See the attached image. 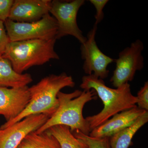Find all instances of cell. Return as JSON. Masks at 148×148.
Instances as JSON below:
<instances>
[{
    "label": "cell",
    "instance_id": "10",
    "mask_svg": "<svg viewBox=\"0 0 148 148\" xmlns=\"http://www.w3.org/2000/svg\"><path fill=\"white\" fill-rule=\"evenodd\" d=\"M31 100L29 87L0 86V115L6 122L13 120L25 110Z\"/></svg>",
    "mask_w": 148,
    "mask_h": 148
},
{
    "label": "cell",
    "instance_id": "1",
    "mask_svg": "<svg viewBox=\"0 0 148 148\" xmlns=\"http://www.w3.org/2000/svg\"><path fill=\"white\" fill-rule=\"evenodd\" d=\"M80 86L84 90H95L104 105L99 113L86 118L90 131L116 114L137 106V97L132 95L128 83L112 88L107 86L103 79L92 74L83 77Z\"/></svg>",
    "mask_w": 148,
    "mask_h": 148
},
{
    "label": "cell",
    "instance_id": "3",
    "mask_svg": "<svg viewBox=\"0 0 148 148\" xmlns=\"http://www.w3.org/2000/svg\"><path fill=\"white\" fill-rule=\"evenodd\" d=\"M57 98L59 101L58 109L36 132L41 133L52 126L64 125L69 127L72 132L78 130L89 135L90 127L83 116V110L86 103L97 98L95 90H76L69 93L60 91Z\"/></svg>",
    "mask_w": 148,
    "mask_h": 148
},
{
    "label": "cell",
    "instance_id": "7",
    "mask_svg": "<svg viewBox=\"0 0 148 148\" xmlns=\"http://www.w3.org/2000/svg\"><path fill=\"white\" fill-rule=\"evenodd\" d=\"M144 45L140 40L132 42L119 53L116 66L110 81L115 88L132 81L137 71L144 68L142 51Z\"/></svg>",
    "mask_w": 148,
    "mask_h": 148
},
{
    "label": "cell",
    "instance_id": "15",
    "mask_svg": "<svg viewBox=\"0 0 148 148\" xmlns=\"http://www.w3.org/2000/svg\"><path fill=\"white\" fill-rule=\"evenodd\" d=\"M16 148H61L55 137L48 130L38 133L34 131L22 140Z\"/></svg>",
    "mask_w": 148,
    "mask_h": 148
},
{
    "label": "cell",
    "instance_id": "18",
    "mask_svg": "<svg viewBox=\"0 0 148 148\" xmlns=\"http://www.w3.org/2000/svg\"><path fill=\"white\" fill-rule=\"evenodd\" d=\"M137 107L141 110L148 111V82H145L144 86L141 87L137 94Z\"/></svg>",
    "mask_w": 148,
    "mask_h": 148
},
{
    "label": "cell",
    "instance_id": "19",
    "mask_svg": "<svg viewBox=\"0 0 148 148\" xmlns=\"http://www.w3.org/2000/svg\"><path fill=\"white\" fill-rule=\"evenodd\" d=\"M108 1V0H90V3L94 6L96 10L95 16L96 21L95 24L96 25H98L103 19L104 17L103 9Z\"/></svg>",
    "mask_w": 148,
    "mask_h": 148
},
{
    "label": "cell",
    "instance_id": "8",
    "mask_svg": "<svg viewBox=\"0 0 148 148\" xmlns=\"http://www.w3.org/2000/svg\"><path fill=\"white\" fill-rule=\"evenodd\" d=\"M97 25L88 33L86 41L81 44L82 58L84 60L83 69L88 75H93L98 78L103 79L108 77L109 65L115 60L104 54L99 49L95 40Z\"/></svg>",
    "mask_w": 148,
    "mask_h": 148
},
{
    "label": "cell",
    "instance_id": "16",
    "mask_svg": "<svg viewBox=\"0 0 148 148\" xmlns=\"http://www.w3.org/2000/svg\"><path fill=\"white\" fill-rule=\"evenodd\" d=\"M47 130L57 140L61 148H86L84 143L74 136L68 126L55 125Z\"/></svg>",
    "mask_w": 148,
    "mask_h": 148
},
{
    "label": "cell",
    "instance_id": "4",
    "mask_svg": "<svg viewBox=\"0 0 148 148\" xmlns=\"http://www.w3.org/2000/svg\"><path fill=\"white\" fill-rule=\"evenodd\" d=\"M56 38L29 40L10 42L2 55L10 61L19 74L34 66H41L52 59H59L54 46Z\"/></svg>",
    "mask_w": 148,
    "mask_h": 148
},
{
    "label": "cell",
    "instance_id": "22",
    "mask_svg": "<svg viewBox=\"0 0 148 148\" xmlns=\"http://www.w3.org/2000/svg\"><path fill=\"white\" fill-rule=\"evenodd\" d=\"M2 131V130L1 129V128H0V133H1V132Z\"/></svg>",
    "mask_w": 148,
    "mask_h": 148
},
{
    "label": "cell",
    "instance_id": "5",
    "mask_svg": "<svg viewBox=\"0 0 148 148\" xmlns=\"http://www.w3.org/2000/svg\"><path fill=\"white\" fill-rule=\"evenodd\" d=\"M4 25L10 42L56 38L58 30L57 21L49 13L34 22H16L8 18Z\"/></svg>",
    "mask_w": 148,
    "mask_h": 148
},
{
    "label": "cell",
    "instance_id": "20",
    "mask_svg": "<svg viewBox=\"0 0 148 148\" xmlns=\"http://www.w3.org/2000/svg\"><path fill=\"white\" fill-rule=\"evenodd\" d=\"M13 0H0V20L5 22L8 19Z\"/></svg>",
    "mask_w": 148,
    "mask_h": 148
},
{
    "label": "cell",
    "instance_id": "9",
    "mask_svg": "<svg viewBox=\"0 0 148 148\" xmlns=\"http://www.w3.org/2000/svg\"><path fill=\"white\" fill-rule=\"evenodd\" d=\"M49 118L44 114L29 116L10 126L1 129L0 148H16L28 134L36 131Z\"/></svg>",
    "mask_w": 148,
    "mask_h": 148
},
{
    "label": "cell",
    "instance_id": "17",
    "mask_svg": "<svg viewBox=\"0 0 148 148\" xmlns=\"http://www.w3.org/2000/svg\"><path fill=\"white\" fill-rule=\"evenodd\" d=\"M72 133L76 138L84 143L86 148H110L109 138H94L78 130H75Z\"/></svg>",
    "mask_w": 148,
    "mask_h": 148
},
{
    "label": "cell",
    "instance_id": "14",
    "mask_svg": "<svg viewBox=\"0 0 148 148\" xmlns=\"http://www.w3.org/2000/svg\"><path fill=\"white\" fill-rule=\"evenodd\" d=\"M148 121V112L140 116L129 127L110 138V148H128L135 133Z\"/></svg>",
    "mask_w": 148,
    "mask_h": 148
},
{
    "label": "cell",
    "instance_id": "21",
    "mask_svg": "<svg viewBox=\"0 0 148 148\" xmlns=\"http://www.w3.org/2000/svg\"><path fill=\"white\" fill-rule=\"evenodd\" d=\"M10 42L5 27L4 22L0 20V54H3L7 46Z\"/></svg>",
    "mask_w": 148,
    "mask_h": 148
},
{
    "label": "cell",
    "instance_id": "13",
    "mask_svg": "<svg viewBox=\"0 0 148 148\" xmlns=\"http://www.w3.org/2000/svg\"><path fill=\"white\" fill-rule=\"evenodd\" d=\"M33 81L29 73L19 74L14 70L10 61L0 54V86L16 88L28 85Z\"/></svg>",
    "mask_w": 148,
    "mask_h": 148
},
{
    "label": "cell",
    "instance_id": "2",
    "mask_svg": "<svg viewBox=\"0 0 148 148\" xmlns=\"http://www.w3.org/2000/svg\"><path fill=\"white\" fill-rule=\"evenodd\" d=\"M75 86L72 77L65 73L45 77L36 84L29 87L31 100L25 110L13 120L4 123L0 128H6L31 115L42 114L50 118L59 106L58 92L64 88H73Z\"/></svg>",
    "mask_w": 148,
    "mask_h": 148
},
{
    "label": "cell",
    "instance_id": "11",
    "mask_svg": "<svg viewBox=\"0 0 148 148\" xmlns=\"http://www.w3.org/2000/svg\"><path fill=\"white\" fill-rule=\"evenodd\" d=\"M51 0H14L8 19L18 22H32L49 13Z\"/></svg>",
    "mask_w": 148,
    "mask_h": 148
},
{
    "label": "cell",
    "instance_id": "12",
    "mask_svg": "<svg viewBox=\"0 0 148 148\" xmlns=\"http://www.w3.org/2000/svg\"><path fill=\"white\" fill-rule=\"evenodd\" d=\"M147 111L135 106L116 114L103 124L91 130L89 136L96 138H110L129 127Z\"/></svg>",
    "mask_w": 148,
    "mask_h": 148
},
{
    "label": "cell",
    "instance_id": "6",
    "mask_svg": "<svg viewBox=\"0 0 148 148\" xmlns=\"http://www.w3.org/2000/svg\"><path fill=\"white\" fill-rule=\"evenodd\" d=\"M85 3L84 0L71 1H51L49 13L55 18L58 24L56 40L71 36L81 44L86 41L77 23V15L80 8Z\"/></svg>",
    "mask_w": 148,
    "mask_h": 148
}]
</instances>
